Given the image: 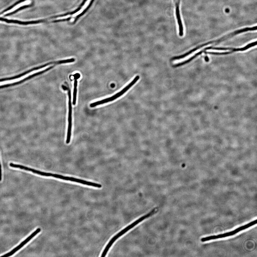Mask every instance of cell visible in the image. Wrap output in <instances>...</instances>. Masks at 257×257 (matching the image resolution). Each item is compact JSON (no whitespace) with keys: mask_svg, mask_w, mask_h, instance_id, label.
<instances>
[{"mask_svg":"<svg viewBox=\"0 0 257 257\" xmlns=\"http://www.w3.org/2000/svg\"><path fill=\"white\" fill-rule=\"evenodd\" d=\"M181 0H177L176 3V15L178 20L179 27V35L180 36H183L184 34L183 27L180 15L179 4Z\"/></svg>","mask_w":257,"mask_h":257,"instance_id":"9c48e42d","label":"cell"},{"mask_svg":"<svg viewBox=\"0 0 257 257\" xmlns=\"http://www.w3.org/2000/svg\"><path fill=\"white\" fill-rule=\"evenodd\" d=\"M27 1V0H19V1H16V2L14 4H13L12 5H11V6H10V7H7V8L5 9V10H3V11H2V12L0 13V15L3 14V13H4L7 12V11L10 10V9H12L14 7L16 6V5H17L18 4H19L22 3V2H24V1Z\"/></svg>","mask_w":257,"mask_h":257,"instance_id":"7c38bea8","label":"cell"},{"mask_svg":"<svg viewBox=\"0 0 257 257\" xmlns=\"http://www.w3.org/2000/svg\"><path fill=\"white\" fill-rule=\"evenodd\" d=\"M74 76L75 79H78L80 77V75L79 74L76 73L74 75Z\"/></svg>","mask_w":257,"mask_h":257,"instance_id":"9a60e30c","label":"cell"},{"mask_svg":"<svg viewBox=\"0 0 257 257\" xmlns=\"http://www.w3.org/2000/svg\"><path fill=\"white\" fill-rule=\"evenodd\" d=\"M157 211H158V209H157V208H154V209H153L152 211H151L150 212L148 213L147 214L141 217L140 218L138 219L137 220L134 221V222L132 223V224L129 225V226H127L126 228H125L124 229L122 230L121 231L118 233L117 235L114 236V237L111 239L109 242L108 243L107 245H106V248L104 249V251H103V252L102 253V256H101L105 257L106 256L107 253L108 252L109 250L111 247L112 246V244H113L116 240L118 239V238L121 237V236L123 235L124 234L126 233V232L130 230L131 229L134 228V226H136V225L138 224L139 223L142 222V221L145 220V219L148 218V217H149L151 216L152 215L154 214L157 212Z\"/></svg>","mask_w":257,"mask_h":257,"instance_id":"6da1fadb","label":"cell"},{"mask_svg":"<svg viewBox=\"0 0 257 257\" xmlns=\"http://www.w3.org/2000/svg\"><path fill=\"white\" fill-rule=\"evenodd\" d=\"M67 90L68 92L69 97V112H68V129H67V136L66 140V143L67 144L69 143L70 142L71 132H72V105L71 102V95L70 90L68 88H67Z\"/></svg>","mask_w":257,"mask_h":257,"instance_id":"52a82bcc","label":"cell"},{"mask_svg":"<svg viewBox=\"0 0 257 257\" xmlns=\"http://www.w3.org/2000/svg\"><path fill=\"white\" fill-rule=\"evenodd\" d=\"M140 77L139 76H137L134 79H133L130 83L127 85L126 87H125L122 90L117 93L116 94L112 96L108 97V98L103 99V100L100 101H97V102L93 103L90 104V107L91 108L94 107L96 106H99V105L104 104L105 103H106L108 102H112L115 99L119 98V97H121L122 95H123L126 92L128 91L132 86L134 85L136 82L138 81Z\"/></svg>","mask_w":257,"mask_h":257,"instance_id":"7a4b0ae2","label":"cell"},{"mask_svg":"<svg viewBox=\"0 0 257 257\" xmlns=\"http://www.w3.org/2000/svg\"><path fill=\"white\" fill-rule=\"evenodd\" d=\"M256 223L257 219L248 223V224L244 225V226L240 227L236 229L235 230L232 231L231 232L223 234H219L217 235L211 236L202 238L201 239V241L202 242H204L209 241H211V240L221 239V238H225L228 237V236L234 235L238 232L241 231L246 229L256 224Z\"/></svg>","mask_w":257,"mask_h":257,"instance_id":"3957f363","label":"cell"},{"mask_svg":"<svg viewBox=\"0 0 257 257\" xmlns=\"http://www.w3.org/2000/svg\"><path fill=\"white\" fill-rule=\"evenodd\" d=\"M234 52L233 51H231L229 52H207L205 51L204 52L206 54H209L211 55H227V54H230Z\"/></svg>","mask_w":257,"mask_h":257,"instance_id":"5bb4252c","label":"cell"},{"mask_svg":"<svg viewBox=\"0 0 257 257\" xmlns=\"http://www.w3.org/2000/svg\"><path fill=\"white\" fill-rule=\"evenodd\" d=\"M46 67H39L38 69H35V70H34L31 71V72L28 73L27 74L24 75V76H22L21 77H20L19 78L14 79L12 80H6V81L1 82H0V86L13 84L14 83H16V82L21 81L22 80L25 79L28 77L30 76H33V75L35 74L39 73L42 72L45 69H43Z\"/></svg>","mask_w":257,"mask_h":257,"instance_id":"8992f818","label":"cell"},{"mask_svg":"<svg viewBox=\"0 0 257 257\" xmlns=\"http://www.w3.org/2000/svg\"><path fill=\"white\" fill-rule=\"evenodd\" d=\"M204 59H205V61L206 62H209V58L208 57V56H206L205 57H204Z\"/></svg>","mask_w":257,"mask_h":257,"instance_id":"e0dca14e","label":"cell"},{"mask_svg":"<svg viewBox=\"0 0 257 257\" xmlns=\"http://www.w3.org/2000/svg\"><path fill=\"white\" fill-rule=\"evenodd\" d=\"M77 79H76L75 80L74 82V88L73 91V104L74 105L76 104V94H77V87L78 81Z\"/></svg>","mask_w":257,"mask_h":257,"instance_id":"30bf717a","label":"cell"},{"mask_svg":"<svg viewBox=\"0 0 257 257\" xmlns=\"http://www.w3.org/2000/svg\"><path fill=\"white\" fill-rule=\"evenodd\" d=\"M75 61V59L73 58L70 59L61 60V61H55V64H63L72 63L74 62Z\"/></svg>","mask_w":257,"mask_h":257,"instance_id":"4fadbf2b","label":"cell"},{"mask_svg":"<svg viewBox=\"0 0 257 257\" xmlns=\"http://www.w3.org/2000/svg\"><path fill=\"white\" fill-rule=\"evenodd\" d=\"M40 231L41 229L39 228H37L34 232L32 234H31V235L27 238V239L24 240L17 247H16V248L13 249V250L10 251V252L7 253V254H5L4 255H3V256H1L9 257L12 256V255H13L14 253L20 250V249H21L22 247H23L24 245H25L26 244H27V243L31 241L33 238L36 236L37 234H38Z\"/></svg>","mask_w":257,"mask_h":257,"instance_id":"ba28073f","label":"cell"},{"mask_svg":"<svg viewBox=\"0 0 257 257\" xmlns=\"http://www.w3.org/2000/svg\"><path fill=\"white\" fill-rule=\"evenodd\" d=\"M52 176L54 178H58V179L65 180V181L75 182L82 184L84 185L90 186L97 187V188H101V187H102V185L100 184L91 182L86 181H84V180L76 179V178L73 177L63 176L61 175H58V174H52Z\"/></svg>","mask_w":257,"mask_h":257,"instance_id":"5b68a950","label":"cell"},{"mask_svg":"<svg viewBox=\"0 0 257 257\" xmlns=\"http://www.w3.org/2000/svg\"><path fill=\"white\" fill-rule=\"evenodd\" d=\"M247 31H248V29H247V28H245L238 30V31H236L235 32H234L233 33H230V34L226 35V36L223 37L220 39H217V40L211 41V42L205 43L200 45V46H198L196 47V48L190 50V51L187 52V53L183 54L182 55L179 56V58L180 59L184 58L187 57V56H188L190 55L191 54L193 53V52H194L196 51V50L199 49L200 48L202 47H204V46H207L208 45L211 44L216 43V44H217V43H219L220 42H223V41L226 40V39H228L230 37H233L234 36V35L239 34V33Z\"/></svg>","mask_w":257,"mask_h":257,"instance_id":"277c9868","label":"cell"},{"mask_svg":"<svg viewBox=\"0 0 257 257\" xmlns=\"http://www.w3.org/2000/svg\"><path fill=\"white\" fill-rule=\"evenodd\" d=\"M31 5H24V6H22L21 7H19V8L17 9L16 10H15V11H13V12L9 13H7V14L5 15L4 16H11V15L14 14L15 13H16L17 12H19V11L20 10H23V9H24L27 8V7H31Z\"/></svg>","mask_w":257,"mask_h":257,"instance_id":"8fae6325","label":"cell"},{"mask_svg":"<svg viewBox=\"0 0 257 257\" xmlns=\"http://www.w3.org/2000/svg\"><path fill=\"white\" fill-rule=\"evenodd\" d=\"M1 163H0V181L1 180Z\"/></svg>","mask_w":257,"mask_h":257,"instance_id":"2e32d148","label":"cell"}]
</instances>
